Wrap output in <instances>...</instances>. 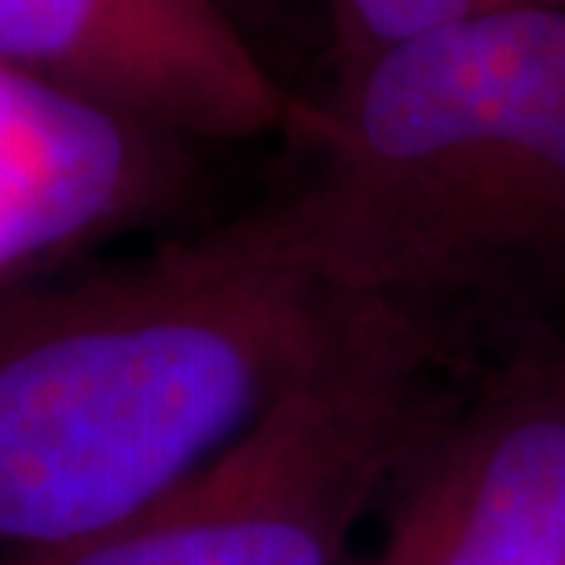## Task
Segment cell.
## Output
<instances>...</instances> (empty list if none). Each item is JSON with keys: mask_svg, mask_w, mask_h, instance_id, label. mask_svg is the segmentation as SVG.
Segmentation results:
<instances>
[{"mask_svg": "<svg viewBox=\"0 0 565 565\" xmlns=\"http://www.w3.org/2000/svg\"><path fill=\"white\" fill-rule=\"evenodd\" d=\"M390 495L375 565H565V353L451 412Z\"/></svg>", "mask_w": 565, "mask_h": 565, "instance_id": "obj_5", "label": "cell"}, {"mask_svg": "<svg viewBox=\"0 0 565 565\" xmlns=\"http://www.w3.org/2000/svg\"><path fill=\"white\" fill-rule=\"evenodd\" d=\"M393 312L408 309L349 276L298 191L4 287L0 565L129 522Z\"/></svg>", "mask_w": 565, "mask_h": 565, "instance_id": "obj_1", "label": "cell"}, {"mask_svg": "<svg viewBox=\"0 0 565 565\" xmlns=\"http://www.w3.org/2000/svg\"><path fill=\"white\" fill-rule=\"evenodd\" d=\"M184 140L0 71V290L169 217L191 191Z\"/></svg>", "mask_w": 565, "mask_h": 565, "instance_id": "obj_6", "label": "cell"}, {"mask_svg": "<svg viewBox=\"0 0 565 565\" xmlns=\"http://www.w3.org/2000/svg\"><path fill=\"white\" fill-rule=\"evenodd\" d=\"M440 364V327L393 312L129 522L15 565H342L456 412Z\"/></svg>", "mask_w": 565, "mask_h": 565, "instance_id": "obj_3", "label": "cell"}, {"mask_svg": "<svg viewBox=\"0 0 565 565\" xmlns=\"http://www.w3.org/2000/svg\"><path fill=\"white\" fill-rule=\"evenodd\" d=\"M327 11L334 71L345 74L423 33L511 11H565V0H327Z\"/></svg>", "mask_w": 565, "mask_h": 565, "instance_id": "obj_7", "label": "cell"}, {"mask_svg": "<svg viewBox=\"0 0 565 565\" xmlns=\"http://www.w3.org/2000/svg\"><path fill=\"white\" fill-rule=\"evenodd\" d=\"M290 132L349 276L440 327L565 287V11L423 33L338 74Z\"/></svg>", "mask_w": 565, "mask_h": 565, "instance_id": "obj_2", "label": "cell"}, {"mask_svg": "<svg viewBox=\"0 0 565 565\" xmlns=\"http://www.w3.org/2000/svg\"><path fill=\"white\" fill-rule=\"evenodd\" d=\"M0 71L184 143L290 132L301 107L224 0H0Z\"/></svg>", "mask_w": 565, "mask_h": 565, "instance_id": "obj_4", "label": "cell"}, {"mask_svg": "<svg viewBox=\"0 0 565 565\" xmlns=\"http://www.w3.org/2000/svg\"><path fill=\"white\" fill-rule=\"evenodd\" d=\"M224 4H228V0H224Z\"/></svg>", "mask_w": 565, "mask_h": 565, "instance_id": "obj_8", "label": "cell"}]
</instances>
